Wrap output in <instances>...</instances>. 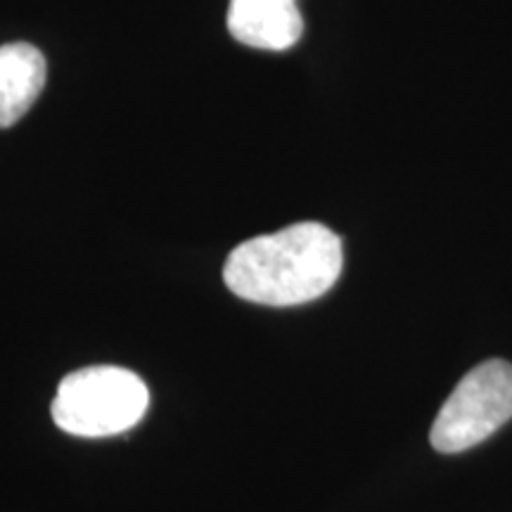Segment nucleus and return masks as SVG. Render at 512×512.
I'll list each match as a JSON object with an SVG mask.
<instances>
[{
  "label": "nucleus",
  "mask_w": 512,
  "mask_h": 512,
  "mask_svg": "<svg viewBox=\"0 0 512 512\" xmlns=\"http://www.w3.org/2000/svg\"><path fill=\"white\" fill-rule=\"evenodd\" d=\"M342 264L339 235L323 223L306 221L242 242L230 252L223 280L247 302L297 306L330 292Z\"/></svg>",
  "instance_id": "obj_1"
},
{
  "label": "nucleus",
  "mask_w": 512,
  "mask_h": 512,
  "mask_svg": "<svg viewBox=\"0 0 512 512\" xmlns=\"http://www.w3.org/2000/svg\"><path fill=\"white\" fill-rule=\"evenodd\" d=\"M150 392L131 370L91 366L69 373L53 401L55 425L74 437H112L138 425Z\"/></svg>",
  "instance_id": "obj_2"
},
{
  "label": "nucleus",
  "mask_w": 512,
  "mask_h": 512,
  "mask_svg": "<svg viewBox=\"0 0 512 512\" xmlns=\"http://www.w3.org/2000/svg\"><path fill=\"white\" fill-rule=\"evenodd\" d=\"M512 418V366L491 358L470 370L432 425V446L439 453H460L482 444Z\"/></svg>",
  "instance_id": "obj_3"
},
{
  "label": "nucleus",
  "mask_w": 512,
  "mask_h": 512,
  "mask_svg": "<svg viewBox=\"0 0 512 512\" xmlns=\"http://www.w3.org/2000/svg\"><path fill=\"white\" fill-rule=\"evenodd\" d=\"M228 31L242 46L283 53L299 43L304 19L297 0H230Z\"/></svg>",
  "instance_id": "obj_4"
},
{
  "label": "nucleus",
  "mask_w": 512,
  "mask_h": 512,
  "mask_svg": "<svg viewBox=\"0 0 512 512\" xmlns=\"http://www.w3.org/2000/svg\"><path fill=\"white\" fill-rule=\"evenodd\" d=\"M48 79V64L31 43L0 46V128L17 124L38 100Z\"/></svg>",
  "instance_id": "obj_5"
}]
</instances>
